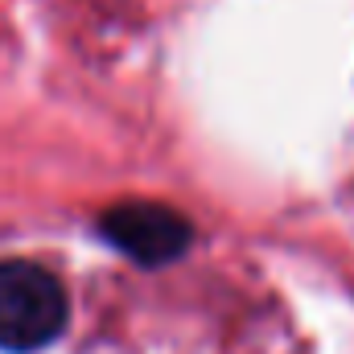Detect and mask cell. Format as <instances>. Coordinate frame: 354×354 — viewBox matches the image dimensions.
Returning a JSON list of instances; mask_svg holds the SVG:
<instances>
[{"label":"cell","instance_id":"6da1fadb","mask_svg":"<svg viewBox=\"0 0 354 354\" xmlns=\"http://www.w3.org/2000/svg\"><path fill=\"white\" fill-rule=\"evenodd\" d=\"M66 288L54 272L29 260L0 264V351L33 354L66 330Z\"/></svg>","mask_w":354,"mask_h":354},{"label":"cell","instance_id":"7a4b0ae2","mask_svg":"<svg viewBox=\"0 0 354 354\" xmlns=\"http://www.w3.org/2000/svg\"><path fill=\"white\" fill-rule=\"evenodd\" d=\"M99 231L115 252L145 268L174 264L194 239V227L161 202H120L99 218Z\"/></svg>","mask_w":354,"mask_h":354}]
</instances>
